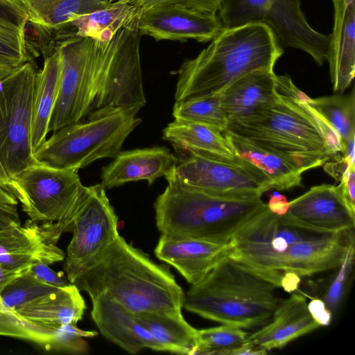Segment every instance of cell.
<instances>
[{"label":"cell","instance_id":"obj_1","mask_svg":"<svg viewBox=\"0 0 355 355\" xmlns=\"http://www.w3.org/2000/svg\"><path fill=\"white\" fill-rule=\"evenodd\" d=\"M231 243L232 257L281 288L284 272L309 277L339 267L354 244V228L318 230L288 213L276 214L266 204L236 232Z\"/></svg>","mask_w":355,"mask_h":355},{"label":"cell","instance_id":"obj_2","mask_svg":"<svg viewBox=\"0 0 355 355\" xmlns=\"http://www.w3.org/2000/svg\"><path fill=\"white\" fill-rule=\"evenodd\" d=\"M277 101L257 120L229 123L227 129L283 155L303 172L324 165L340 153V139L309 104V96L288 76H276Z\"/></svg>","mask_w":355,"mask_h":355},{"label":"cell","instance_id":"obj_3","mask_svg":"<svg viewBox=\"0 0 355 355\" xmlns=\"http://www.w3.org/2000/svg\"><path fill=\"white\" fill-rule=\"evenodd\" d=\"M90 298L104 295L134 314L182 313L184 293L168 268L120 234L72 283Z\"/></svg>","mask_w":355,"mask_h":355},{"label":"cell","instance_id":"obj_4","mask_svg":"<svg viewBox=\"0 0 355 355\" xmlns=\"http://www.w3.org/2000/svg\"><path fill=\"white\" fill-rule=\"evenodd\" d=\"M271 30L261 24L223 28L197 56L177 71L175 101L220 94L257 69L273 70L283 54Z\"/></svg>","mask_w":355,"mask_h":355},{"label":"cell","instance_id":"obj_5","mask_svg":"<svg viewBox=\"0 0 355 355\" xmlns=\"http://www.w3.org/2000/svg\"><path fill=\"white\" fill-rule=\"evenodd\" d=\"M263 275L231 256L184 294L183 307L204 318L253 329L266 324L282 301Z\"/></svg>","mask_w":355,"mask_h":355},{"label":"cell","instance_id":"obj_6","mask_svg":"<svg viewBox=\"0 0 355 355\" xmlns=\"http://www.w3.org/2000/svg\"><path fill=\"white\" fill-rule=\"evenodd\" d=\"M173 173L166 178L168 186L154 204L162 235L229 243L266 205L261 197H227L195 189Z\"/></svg>","mask_w":355,"mask_h":355},{"label":"cell","instance_id":"obj_7","mask_svg":"<svg viewBox=\"0 0 355 355\" xmlns=\"http://www.w3.org/2000/svg\"><path fill=\"white\" fill-rule=\"evenodd\" d=\"M139 15L107 42L90 38L87 116L146 103L142 83Z\"/></svg>","mask_w":355,"mask_h":355},{"label":"cell","instance_id":"obj_8","mask_svg":"<svg viewBox=\"0 0 355 355\" xmlns=\"http://www.w3.org/2000/svg\"><path fill=\"white\" fill-rule=\"evenodd\" d=\"M138 107H114L89 114L54 131L34 152L37 162L78 171L103 158H114L128 135L141 122Z\"/></svg>","mask_w":355,"mask_h":355},{"label":"cell","instance_id":"obj_9","mask_svg":"<svg viewBox=\"0 0 355 355\" xmlns=\"http://www.w3.org/2000/svg\"><path fill=\"white\" fill-rule=\"evenodd\" d=\"M217 16L223 28L266 25L282 48L301 50L320 66L327 61L330 35L309 24L300 0H223Z\"/></svg>","mask_w":355,"mask_h":355},{"label":"cell","instance_id":"obj_10","mask_svg":"<svg viewBox=\"0 0 355 355\" xmlns=\"http://www.w3.org/2000/svg\"><path fill=\"white\" fill-rule=\"evenodd\" d=\"M85 186L78 171L37 162L10 179L9 189L37 223H59L71 232Z\"/></svg>","mask_w":355,"mask_h":355},{"label":"cell","instance_id":"obj_11","mask_svg":"<svg viewBox=\"0 0 355 355\" xmlns=\"http://www.w3.org/2000/svg\"><path fill=\"white\" fill-rule=\"evenodd\" d=\"M36 73L26 62L0 80V162L10 179L37 162L31 146Z\"/></svg>","mask_w":355,"mask_h":355},{"label":"cell","instance_id":"obj_12","mask_svg":"<svg viewBox=\"0 0 355 355\" xmlns=\"http://www.w3.org/2000/svg\"><path fill=\"white\" fill-rule=\"evenodd\" d=\"M64 270L72 284L119 235L118 218L100 183L84 188L73 216Z\"/></svg>","mask_w":355,"mask_h":355},{"label":"cell","instance_id":"obj_13","mask_svg":"<svg viewBox=\"0 0 355 355\" xmlns=\"http://www.w3.org/2000/svg\"><path fill=\"white\" fill-rule=\"evenodd\" d=\"M174 175L195 189L227 197H261L272 189L256 171L238 158L217 159L176 151Z\"/></svg>","mask_w":355,"mask_h":355},{"label":"cell","instance_id":"obj_14","mask_svg":"<svg viewBox=\"0 0 355 355\" xmlns=\"http://www.w3.org/2000/svg\"><path fill=\"white\" fill-rule=\"evenodd\" d=\"M90 38L72 37L61 42L60 78L49 132L82 121L87 113Z\"/></svg>","mask_w":355,"mask_h":355},{"label":"cell","instance_id":"obj_15","mask_svg":"<svg viewBox=\"0 0 355 355\" xmlns=\"http://www.w3.org/2000/svg\"><path fill=\"white\" fill-rule=\"evenodd\" d=\"M66 232L59 223L28 220L0 230V264L11 271L26 270L35 262L50 265L62 261L64 252L56 245Z\"/></svg>","mask_w":355,"mask_h":355},{"label":"cell","instance_id":"obj_16","mask_svg":"<svg viewBox=\"0 0 355 355\" xmlns=\"http://www.w3.org/2000/svg\"><path fill=\"white\" fill-rule=\"evenodd\" d=\"M137 26L140 34L156 41L212 40L223 29L218 16H211L180 5L152 7L140 12Z\"/></svg>","mask_w":355,"mask_h":355},{"label":"cell","instance_id":"obj_17","mask_svg":"<svg viewBox=\"0 0 355 355\" xmlns=\"http://www.w3.org/2000/svg\"><path fill=\"white\" fill-rule=\"evenodd\" d=\"M278 96L274 71L257 69L228 85L220 100L229 123H245L260 118Z\"/></svg>","mask_w":355,"mask_h":355},{"label":"cell","instance_id":"obj_18","mask_svg":"<svg viewBox=\"0 0 355 355\" xmlns=\"http://www.w3.org/2000/svg\"><path fill=\"white\" fill-rule=\"evenodd\" d=\"M159 260L175 268L191 285L233 252L232 243L221 244L160 235L154 250Z\"/></svg>","mask_w":355,"mask_h":355},{"label":"cell","instance_id":"obj_19","mask_svg":"<svg viewBox=\"0 0 355 355\" xmlns=\"http://www.w3.org/2000/svg\"><path fill=\"white\" fill-rule=\"evenodd\" d=\"M297 221L324 231L338 232L354 228L353 213L338 186L323 184L288 202L287 212Z\"/></svg>","mask_w":355,"mask_h":355},{"label":"cell","instance_id":"obj_20","mask_svg":"<svg viewBox=\"0 0 355 355\" xmlns=\"http://www.w3.org/2000/svg\"><path fill=\"white\" fill-rule=\"evenodd\" d=\"M176 157L166 147L121 151L101 173V184L112 189L130 182L146 180L152 184L175 171Z\"/></svg>","mask_w":355,"mask_h":355},{"label":"cell","instance_id":"obj_21","mask_svg":"<svg viewBox=\"0 0 355 355\" xmlns=\"http://www.w3.org/2000/svg\"><path fill=\"white\" fill-rule=\"evenodd\" d=\"M91 300L92 318L107 340L131 354L146 348L162 352L133 313L104 295L92 297Z\"/></svg>","mask_w":355,"mask_h":355},{"label":"cell","instance_id":"obj_22","mask_svg":"<svg viewBox=\"0 0 355 355\" xmlns=\"http://www.w3.org/2000/svg\"><path fill=\"white\" fill-rule=\"evenodd\" d=\"M320 326L310 314L306 297L293 293L280 302L271 320L245 340L264 350L281 349Z\"/></svg>","mask_w":355,"mask_h":355},{"label":"cell","instance_id":"obj_23","mask_svg":"<svg viewBox=\"0 0 355 355\" xmlns=\"http://www.w3.org/2000/svg\"><path fill=\"white\" fill-rule=\"evenodd\" d=\"M331 1L334 22L327 61L333 90L343 94L355 73V0Z\"/></svg>","mask_w":355,"mask_h":355},{"label":"cell","instance_id":"obj_24","mask_svg":"<svg viewBox=\"0 0 355 355\" xmlns=\"http://www.w3.org/2000/svg\"><path fill=\"white\" fill-rule=\"evenodd\" d=\"M223 135L236 157L261 175L270 183L272 189L282 191L302 185V174L304 172L292 161L229 130L224 131Z\"/></svg>","mask_w":355,"mask_h":355},{"label":"cell","instance_id":"obj_25","mask_svg":"<svg viewBox=\"0 0 355 355\" xmlns=\"http://www.w3.org/2000/svg\"><path fill=\"white\" fill-rule=\"evenodd\" d=\"M86 308L80 291L70 284L26 303L16 312L33 323L55 329L64 324H77Z\"/></svg>","mask_w":355,"mask_h":355},{"label":"cell","instance_id":"obj_26","mask_svg":"<svg viewBox=\"0 0 355 355\" xmlns=\"http://www.w3.org/2000/svg\"><path fill=\"white\" fill-rule=\"evenodd\" d=\"M163 139L175 151L234 160L236 156L223 132L201 123L175 119L163 130Z\"/></svg>","mask_w":355,"mask_h":355},{"label":"cell","instance_id":"obj_27","mask_svg":"<svg viewBox=\"0 0 355 355\" xmlns=\"http://www.w3.org/2000/svg\"><path fill=\"white\" fill-rule=\"evenodd\" d=\"M60 53L58 48L45 57L42 69L36 73L32 107L33 153L46 140L59 92Z\"/></svg>","mask_w":355,"mask_h":355},{"label":"cell","instance_id":"obj_28","mask_svg":"<svg viewBox=\"0 0 355 355\" xmlns=\"http://www.w3.org/2000/svg\"><path fill=\"white\" fill-rule=\"evenodd\" d=\"M140 11L130 0H116L94 12L78 16L60 29L67 37H89L109 42Z\"/></svg>","mask_w":355,"mask_h":355},{"label":"cell","instance_id":"obj_29","mask_svg":"<svg viewBox=\"0 0 355 355\" xmlns=\"http://www.w3.org/2000/svg\"><path fill=\"white\" fill-rule=\"evenodd\" d=\"M135 316L150 333L162 352L193 354L198 329L191 326L182 313L143 312Z\"/></svg>","mask_w":355,"mask_h":355},{"label":"cell","instance_id":"obj_30","mask_svg":"<svg viewBox=\"0 0 355 355\" xmlns=\"http://www.w3.org/2000/svg\"><path fill=\"white\" fill-rule=\"evenodd\" d=\"M29 21L53 31L74 18L101 9L116 0H24Z\"/></svg>","mask_w":355,"mask_h":355},{"label":"cell","instance_id":"obj_31","mask_svg":"<svg viewBox=\"0 0 355 355\" xmlns=\"http://www.w3.org/2000/svg\"><path fill=\"white\" fill-rule=\"evenodd\" d=\"M29 11L24 0H0V55L28 62L25 29Z\"/></svg>","mask_w":355,"mask_h":355},{"label":"cell","instance_id":"obj_32","mask_svg":"<svg viewBox=\"0 0 355 355\" xmlns=\"http://www.w3.org/2000/svg\"><path fill=\"white\" fill-rule=\"evenodd\" d=\"M309 104L334 128L342 142L355 133V94L309 97Z\"/></svg>","mask_w":355,"mask_h":355},{"label":"cell","instance_id":"obj_33","mask_svg":"<svg viewBox=\"0 0 355 355\" xmlns=\"http://www.w3.org/2000/svg\"><path fill=\"white\" fill-rule=\"evenodd\" d=\"M172 114L174 119L206 125L222 132L229 124L220 105V94L175 101Z\"/></svg>","mask_w":355,"mask_h":355},{"label":"cell","instance_id":"obj_34","mask_svg":"<svg viewBox=\"0 0 355 355\" xmlns=\"http://www.w3.org/2000/svg\"><path fill=\"white\" fill-rule=\"evenodd\" d=\"M52 329L37 325L8 308L0 295V336L12 337L33 342L47 350L53 349L55 331Z\"/></svg>","mask_w":355,"mask_h":355},{"label":"cell","instance_id":"obj_35","mask_svg":"<svg viewBox=\"0 0 355 355\" xmlns=\"http://www.w3.org/2000/svg\"><path fill=\"white\" fill-rule=\"evenodd\" d=\"M248 334L240 327L224 324L198 329V344L193 354H227L241 345Z\"/></svg>","mask_w":355,"mask_h":355},{"label":"cell","instance_id":"obj_36","mask_svg":"<svg viewBox=\"0 0 355 355\" xmlns=\"http://www.w3.org/2000/svg\"><path fill=\"white\" fill-rule=\"evenodd\" d=\"M58 288L35 277L29 268L3 287L0 295L5 304L16 311L26 303Z\"/></svg>","mask_w":355,"mask_h":355},{"label":"cell","instance_id":"obj_37","mask_svg":"<svg viewBox=\"0 0 355 355\" xmlns=\"http://www.w3.org/2000/svg\"><path fill=\"white\" fill-rule=\"evenodd\" d=\"M96 331L83 330L75 324H64L56 328L53 350L70 354H85L88 349L86 338L96 336Z\"/></svg>","mask_w":355,"mask_h":355},{"label":"cell","instance_id":"obj_38","mask_svg":"<svg viewBox=\"0 0 355 355\" xmlns=\"http://www.w3.org/2000/svg\"><path fill=\"white\" fill-rule=\"evenodd\" d=\"M354 258V244L349 249L343 261L339 266V272L333 279L325 294L324 302L331 312L339 306L343 300L347 280L353 267Z\"/></svg>","mask_w":355,"mask_h":355},{"label":"cell","instance_id":"obj_39","mask_svg":"<svg viewBox=\"0 0 355 355\" xmlns=\"http://www.w3.org/2000/svg\"><path fill=\"white\" fill-rule=\"evenodd\" d=\"M141 12L159 6L180 5L211 16H216L223 0H130Z\"/></svg>","mask_w":355,"mask_h":355},{"label":"cell","instance_id":"obj_40","mask_svg":"<svg viewBox=\"0 0 355 355\" xmlns=\"http://www.w3.org/2000/svg\"><path fill=\"white\" fill-rule=\"evenodd\" d=\"M17 205L18 200L12 191L0 184V230L21 224Z\"/></svg>","mask_w":355,"mask_h":355},{"label":"cell","instance_id":"obj_41","mask_svg":"<svg viewBox=\"0 0 355 355\" xmlns=\"http://www.w3.org/2000/svg\"><path fill=\"white\" fill-rule=\"evenodd\" d=\"M31 272L40 280L52 286L61 288L71 284L62 272H56L42 262H35L30 268Z\"/></svg>","mask_w":355,"mask_h":355},{"label":"cell","instance_id":"obj_42","mask_svg":"<svg viewBox=\"0 0 355 355\" xmlns=\"http://www.w3.org/2000/svg\"><path fill=\"white\" fill-rule=\"evenodd\" d=\"M340 191L351 211L355 214V165H349L338 185Z\"/></svg>","mask_w":355,"mask_h":355},{"label":"cell","instance_id":"obj_43","mask_svg":"<svg viewBox=\"0 0 355 355\" xmlns=\"http://www.w3.org/2000/svg\"><path fill=\"white\" fill-rule=\"evenodd\" d=\"M312 318L321 326H328L332 320V312L328 309L324 300L314 298L307 303Z\"/></svg>","mask_w":355,"mask_h":355},{"label":"cell","instance_id":"obj_44","mask_svg":"<svg viewBox=\"0 0 355 355\" xmlns=\"http://www.w3.org/2000/svg\"><path fill=\"white\" fill-rule=\"evenodd\" d=\"M301 282V277L292 271L283 272L281 279V288L288 293H292L297 290Z\"/></svg>","mask_w":355,"mask_h":355},{"label":"cell","instance_id":"obj_45","mask_svg":"<svg viewBox=\"0 0 355 355\" xmlns=\"http://www.w3.org/2000/svg\"><path fill=\"white\" fill-rule=\"evenodd\" d=\"M267 351L259 348L250 342L245 340L241 345L231 349L227 354L230 355H263Z\"/></svg>","mask_w":355,"mask_h":355},{"label":"cell","instance_id":"obj_46","mask_svg":"<svg viewBox=\"0 0 355 355\" xmlns=\"http://www.w3.org/2000/svg\"><path fill=\"white\" fill-rule=\"evenodd\" d=\"M355 133L351 135L342 142L341 154L349 165H355Z\"/></svg>","mask_w":355,"mask_h":355},{"label":"cell","instance_id":"obj_47","mask_svg":"<svg viewBox=\"0 0 355 355\" xmlns=\"http://www.w3.org/2000/svg\"><path fill=\"white\" fill-rule=\"evenodd\" d=\"M23 64L19 60L0 55V80Z\"/></svg>","mask_w":355,"mask_h":355},{"label":"cell","instance_id":"obj_48","mask_svg":"<svg viewBox=\"0 0 355 355\" xmlns=\"http://www.w3.org/2000/svg\"><path fill=\"white\" fill-rule=\"evenodd\" d=\"M269 209L275 214L284 215L288 212V202L284 196H273L268 203Z\"/></svg>","mask_w":355,"mask_h":355},{"label":"cell","instance_id":"obj_49","mask_svg":"<svg viewBox=\"0 0 355 355\" xmlns=\"http://www.w3.org/2000/svg\"><path fill=\"white\" fill-rule=\"evenodd\" d=\"M28 270L11 271L6 269L3 266H2L0 264V290L6 284H8L11 280L21 275L22 273L25 272Z\"/></svg>","mask_w":355,"mask_h":355},{"label":"cell","instance_id":"obj_50","mask_svg":"<svg viewBox=\"0 0 355 355\" xmlns=\"http://www.w3.org/2000/svg\"><path fill=\"white\" fill-rule=\"evenodd\" d=\"M0 184L9 189L10 178L6 174L1 162H0Z\"/></svg>","mask_w":355,"mask_h":355}]
</instances>
